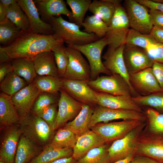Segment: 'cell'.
<instances>
[{
  "instance_id": "1",
  "label": "cell",
  "mask_w": 163,
  "mask_h": 163,
  "mask_svg": "<svg viewBox=\"0 0 163 163\" xmlns=\"http://www.w3.org/2000/svg\"><path fill=\"white\" fill-rule=\"evenodd\" d=\"M55 34L45 35L30 30H21L17 39L10 45L0 47V51L6 52L12 59L18 58L33 60L39 54L52 51L55 47L64 44Z\"/></svg>"
},
{
  "instance_id": "2",
  "label": "cell",
  "mask_w": 163,
  "mask_h": 163,
  "mask_svg": "<svg viewBox=\"0 0 163 163\" xmlns=\"http://www.w3.org/2000/svg\"><path fill=\"white\" fill-rule=\"evenodd\" d=\"M49 23L51 25L54 34L67 45H84L100 39L94 34H88L81 30L80 26L67 21L61 16L52 17Z\"/></svg>"
},
{
  "instance_id": "3",
  "label": "cell",
  "mask_w": 163,
  "mask_h": 163,
  "mask_svg": "<svg viewBox=\"0 0 163 163\" xmlns=\"http://www.w3.org/2000/svg\"><path fill=\"white\" fill-rule=\"evenodd\" d=\"M115 6V11L104 37L108 43V50H114L125 44L129 29V20L126 10L120 0H110Z\"/></svg>"
},
{
  "instance_id": "4",
  "label": "cell",
  "mask_w": 163,
  "mask_h": 163,
  "mask_svg": "<svg viewBox=\"0 0 163 163\" xmlns=\"http://www.w3.org/2000/svg\"><path fill=\"white\" fill-rule=\"evenodd\" d=\"M19 124L22 134L38 145L47 144L54 131L43 119L31 111L21 119Z\"/></svg>"
},
{
  "instance_id": "5",
  "label": "cell",
  "mask_w": 163,
  "mask_h": 163,
  "mask_svg": "<svg viewBox=\"0 0 163 163\" xmlns=\"http://www.w3.org/2000/svg\"><path fill=\"white\" fill-rule=\"evenodd\" d=\"M146 122L126 120L119 122L100 123L91 129L98 134L108 144L124 137L134 129Z\"/></svg>"
},
{
  "instance_id": "6",
  "label": "cell",
  "mask_w": 163,
  "mask_h": 163,
  "mask_svg": "<svg viewBox=\"0 0 163 163\" xmlns=\"http://www.w3.org/2000/svg\"><path fill=\"white\" fill-rule=\"evenodd\" d=\"M108 45L105 37L85 45L69 46L80 51L87 58L90 68L91 80H94L101 73L112 75L104 66L101 60V54L104 48Z\"/></svg>"
},
{
  "instance_id": "7",
  "label": "cell",
  "mask_w": 163,
  "mask_h": 163,
  "mask_svg": "<svg viewBox=\"0 0 163 163\" xmlns=\"http://www.w3.org/2000/svg\"><path fill=\"white\" fill-rule=\"evenodd\" d=\"M146 122L130 132L124 137L113 142L108 148L109 163H113L135 155L138 138L146 125Z\"/></svg>"
},
{
  "instance_id": "8",
  "label": "cell",
  "mask_w": 163,
  "mask_h": 163,
  "mask_svg": "<svg viewBox=\"0 0 163 163\" xmlns=\"http://www.w3.org/2000/svg\"><path fill=\"white\" fill-rule=\"evenodd\" d=\"M87 82L91 88L98 92L132 97L131 90L128 83L118 74L99 76L96 79Z\"/></svg>"
},
{
  "instance_id": "9",
  "label": "cell",
  "mask_w": 163,
  "mask_h": 163,
  "mask_svg": "<svg viewBox=\"0 0 163 163\" xmlns=\"http://www.w3.org/2000/svg\"><path fill=\"white\" fill-rule=\"evenodd\" d=\"M125 2L130 27L142 33L150 34L153 25L146 7L136 0H127Z\"/></svg>"
},
{
  "instance_id": "10",
  "label": "cell",
  "mask_w": 163,
  "mask_h": 163,
  "mask_svg": "<svg viewBox=\"0 0 163 163\" xmlns=\"http://www.w3.org/2000/svg\"><path fill=\"white\" fill-rule=\"evenodd\" d=\"M138 120L146 122L144 113L126 109H113L97 105L94 108L89 125L90 129L100 123H108L114 120Z\"/></svg>"
},
{
  "instance_id": "11",
  "label": "cell",
  "mask_w": 163,
  "mask_h": 163,
  "mask_svg": "<svg viewBox=\"0 0 163 163\" xmlns=\"http://www.w3.org/2000/svg\"><path fill=\"white\" fill-rule=\"evenodd\" d=\"M69 59V63L64 78L87 82L91 80L89 63L79 50L68 46L66 47Z\"/></svg>"
},
{
  "instance_id": "12",
  "label": "cell",
  "mask_w": 163,
  "mask_h": 163,
  "mask_svg": "<svg viewBox=\"0 0 163 163\" xmlns=\"http://www.w3.org/2000/svg\"><path fill=\"white\" fill-rule=\"evenodd\" d=\"M148 157L163 163V136L142 131L136 145L135 155Z\"/></svg>"
},
{
  "instance_id": "13",
  "label": "cell",
  "mask_w": 163,
  "mask_h": 163,
  "mask_svg": "<svg viewBox=\"0 0 163 163\" xmlns=\"http://www.w3.org/2000/svg\"><path fill=\"white\" fill-rule=\"evenodd\" d=\"M62 88L77 101L94 108L98 105L97 92L91 88L87 82L62 78Z\"/></svg>"
},
{
  "instance_id": "14",
  "label": "cell",
  "mask_w": 163,
  "mask_h": 163,
  "mask_svg": "<svg viewBox=\"0 0 163 163\" xmlns=\"http://www.w3.org/2000/svg\"><path fill=\"white\" fill-rule=\"evenodd\" d=\"M123 57L129 75L152 67L154 62L145 49L126 44L123 51Z\"/></svg>"
},
{
  "instance_id": "15",
  "label": "cell",
  "mask_w": 163,
  "mask_h": 163,
  "mask_svg": "<svg viewBox=\"0 0 163 163\" xmlns=\"http://www.w3.org/2000/svg\"><path fill=\"white\" fill-rule=\"evenodd\" d=\"M129 82L139 95L147 96L162 90L152 67L129 75Z\"/></svg>"
},
{
  "instance_id": "16",
  "label": "cell",
  "mask_w": 163,
  "mask_h": 163,
  "mask_svg": "<svg viewBox=\"0 0 163 163\" xmlns=\"http://www.w3.org/2000/svg\"><path fill=\"white\" fill-rule=\"evenodd\" d=\"M125 44L114 50L107 49L102 57L104 60L103 63L105 67L112 74L119 75L125 79L130 87L132 97H135L139 95L130 84L129 75L127 70L123 57V51Z\"/></svg>"
},
{
  "instance_id": "17",
  "label": "cell",
  "mask_w": 163,
  "mask_h": 163,
  "mask_svg": "<svg viewBox=\"0 0 163 163\" xmlns=\"http://www.w3.org/2000/svg\"><path fill=\"white\" fill-rule=\"evenodd\" d=\"M59 92L56 129L75 118L82 110L83 104L72 98L62 88Z\"/></svg>"
},
{
  "instance_id": "18",
  "label": "cell",
  "mask_w": 163,
  "mask_h": 163,
  "mask_svg": "<svg viewBox=\"0 0 163 163\" xmlns=\"http://www.w3.org/2000/svg\"><path fill=\"white\" fill-rule=\"evenodd\" d=\"M41 92L33 83L26 87L11 96L18 114L22 118L30 111Z\"/></svg>"
},
{
  "instance_id": "19",
  "label": "cell",
  "mask_w": 163,
  "mask_h": 163,
  "mask_svg": "<svg viewBox=\"0 0 163 163\" xmlns=\"http://www.w3.org/2000/svg\"><path fill=\"white\" fill-rule=\"evenodd\" d=\"M17 2L26 14L32 32L45 35L54 34L50 24L43 21L40 17L34 1L18 0Z\"/></svg>"
},
{
  "instance_id": "20",
  "label": "cell",
  "mask_w": 163,
  "mask_h": 163,
  "mask_svg": "<svg viewBox=\"0 0 163 163\" xmlns=\"http://www.w3.org/2000/svg\"><path fill=\"white\" fill-rule=\"evenodd\" d=\"M41 18L48 23L52 17L61 15L67 16L70 21L73 22L72 13L67 8L63 0H36L34 1Z\"/></svg>"
},
{
  "instance_id": "21",
  "label": "cell",
  "mask_w": 163,
  "mask_h": 163,
  "mask_svg": "<svg viewBox=\"0 0 163 163\" xmlns=\"http://www.w3.org/2000/svg\"><path fill=\"white\" fill-rule=\"evenodd\" d=\"M22 134L19 126L11 127L5 133L2 140L0 149V161L14 163L17 146Z\"/></svg>"
},
{
  "instance_id": "22",
  "label": "cell",
  "mask_w": 163,
  "mask_h": 163,
  "mask_svg": "<svg viewBox=\"0 0 163 163\" xmlns=\"http://www.w3.org/2000/svg\"><path fill=\"white\" fill-rule=\"evenodd\" d=\"M98 105L116 109H126L144 113L142 108L132 99V97L114 95L97 92Z\"/></svg>"
},
{
  "instance_id": "23",
  "label": "cell",
  "mask_w": 163,
  "mask_h": 163,
  "mask_svg": "<svg viewBox=\"0 0 163 163\" xmlns=\"http://www.w3.org/2000/svg\"><path fill=\"white\" fill-rule=\"evenodd\" d=\"M107 144L98 134L89 130L78 137L73 148L72 157L77 161L84 156L91 149Z\"/></svg>"
},
{
  "instance_id": "24",
  "label": "cell",
  "mask_w": 163,
  "mask_h": 163,
  "mask_svg": "<svg viewBox=\"0 0 163 163\" xmlns=\"http://www.w3.org/2000/svg\"><path fill=\"white\" fill-rule=\"evenodd\" d=\"M20 119L11 96L1 92L0 94V125L11 127L19 123Z\"/></svg>"
},
{
  "instance_id": "25",
  "label": "cell",
  "mask_w": 163,
  "mask_h": 163,
  "mask_svg": "<svg viewBox=\"0 0 163 163\" xmlns=\"http://www.w3.org/2000/svg\"><path fill=\"white\" fill-rule=\"evenodd\" d=\"M94 108L83 104L81 111L72 121L65 124L64 127L72 131L78 137L89 130V125Z\"/></svg>"
},
{
  "instance_id": "26",
  "label": "cell",
  "mask_w": 163,
  "mask_h": 163,
  "mask_svg": "<svg viewBox=\"0 0 163 163\" xmlns=\"http://www.w3.org/2000/svg\"><path fill=\"white\" fill-rule=\"evenodd\" d=\"M33 60L36 72L38 75L59 77L52 51L41 53L36 56Z\"/></svg>"
},
{
  "instance_id": "27",
  "label": "cell",
  "mask_w": 163,
  "mask_h": 163,
  "mask_svg": "<svg viewBox=\"0 0 163 163\" xmlns=\"http://www.w3.org/2000/svg\"><path fill=\"white\" fill-rule=\"evenodd\" d=\"M42 151L39 145L22 134L18 143L14 163H28Z\"/></svg>"
},
{
  "instance_id": "28",
  "label": "cell",
  "mask_w": 163,
  "mask_h": 163,
  "mask_svg": "<svg viewBox=\"0 0 163 163\" xmlns=\"http://www.w3.org/2000/svg\"><path fill=\"white\" fill-rule=\"evenodd\" d=\"M73 153V148H57L49 144L28 163H52L61 158L71 157Z\"/></svg>"
},
{
  "instance_id": "29",
  "label": "cell",
  "mask_w": 163,
  "mask_h": 163,
  "mask_svg": "<svg viewBox=\"0 0 163 163\" xmlns=\"http://www.w3.org/2000/svg\"><path fill=\"white\" fill-rule=\"evenodd\" d=\"M13 71L23 78L28 85L32 83L37 75L33 60L22 58L13 59L11 61Z\"/></svg>"
},
{
  "instance_id": "30",
  "label": "cell",
  "mask_w": 163,
  "mask_h": 163,
  "mask_svg": "<svg viewBox=\"0 0 163 163\" xmlns=\"http://www.w3.org/2000/svg\"><path fill=\"white\" fill-rule=\"evenodd\" d=\"M115 6L110 0H94L92 2L89 10L99 18L109 27L114 15Z\"/></svg>"
},
{
  "instance_id": "31",
  "label": "cell",
  "mask_w": 163,
  "mask_h": 163,
  "mask_svg": "<svg viewBox=\"0 0 163 163\" xmlns=\"http://www.w3.org/2000/svg\"><path fill=\"white\" fill-rule=\"evenodd\" d=\"M146 117V125L143 131L145 132L163 136V114L151 108L143 110Z\"/></svg>"
},
{
  "instance_id": "32",
  "label": "cell",
  "mask_w": 163,
  "mask_h": 163,
  "mask_svg": "<svg viewBox=\"0 0 163 163\" xmlns=\"http://www.w3.org/2000/svg\"><path fill=\"white\" fill-rule=\"evenodd\" d=\"M32 83L40 92L57 94L62 88V80L59 77L37 75Z\"/></svg>"
},
{
  "instance_id": "33",
  "label": "cell",
  "mask_w": 163,
  "mask_h": 163,
  "mask_svg": "<svg viewBox=\"0 0 163 163\" xmlns=\"http://www.w3.org/2000/svg\"><path fill=\"white\" fill-rule=\"evenodd\" d=\"M6 17L21 30L27 31L30 30L27 17L17 0L8 7Z\"/></svg>"
},
{
  "instance_id": "34",
  "label": "cell",
  "mask_w": 163,
  "mask_h": 163,
  "mask_svg": "<svg viewBox=\"0 0 163 163\" xmlns=\"http://www.w3.org/2000/svg\"><path fill=\"white\" fill-rule=\"evenodd\" d=\"M77 139L75 134L63 126L58 130L49 144L57 148H73Z\"/></svg>"
},
{
  "instance_id": "35",
  "label": "cell",
  "mask_w": 163,
  "mask_h": 163,
  "mask_svg": "<svg viewBox=\"0 0 163 163\" xmlns=\"http://www.w3.org/2000/svg\"><path fill=\"white\" fill-rule=\"evenodd\" d=\"M26 83L13 71L0 82V90L2 92L11 96L27 86Z\"/></svg>"
},
{
  "instance_id": "36",
  "label": "cell",
  "mask_w": 163,
  "mask_h": 163,
  "mask_svg": "<svg viewBox=\"0 0 163 163\" xmlns=\"http://www.w3.org/2000/svg\"><path fill=\"white\" fill-rule=\"evenodd\" d=\"M81 26L84 28L83 31L94 34L100 39L105 36L108 29V26L104 21L94 15L87 16Z\"/></svg>"
},
{
  "instance_id": "37",
  "label": "cell",
  "mask_w": 163,
  "mask_h": 163,
  "mask_svg": "<svg viewBox=\"0 0 163 163\" xmlns=\"http://www.w3.org/2000/svg\"><path fill=\"white\" fill-rule=\"evenodd\" d=\"M21 30L6 18L0 21V43L5 47L11 44L17 38Z\"/></svg>"
},
{
  "instance_id": "38",
  "label": "cell",
  "mask_w": 163,
  "mask_h": 163,
  "mask_svg": "<svg viewBox=\"0 0 163 163\" xmlns=\"http://www.w3.org/2000/svg\"><path fill=\"white\" fill-rule=\"evenodd\" d=\"M133 100L142 107L151 108L163 114V90L147 96L132 97Z\"/></svg>"
},
{
  "instance_id": "39",
  "label": "cell",
  "mask_w": 163,
  "mask_h": 163,
  "mask_svg": "<svg viewBox=\"0 0 163 163\" xmlns=\"http://www.w3.org/2000/svg\"><path fill=\"white\" fill-rule=\"evenodd\" d=\"M156 42L151 34H143L130 28L126 37L125 44L138 46L145 50Z\"/></svg>"
},
{
  "instance_id": "40",
  "label": "cell",
  "mask_w": 163,
  "mask_h": 163,
  "mask_svg": "<svg viewBox=\"0 0 163 163\" xmlns=\"http://www.w3.org/2000/svg\"><path fill=\"white\" fill-rule=\"evenodd\" d=\"M91 2V0H66L67 4L72 10L73 22L80 27Z\"/></svg>"
},
{
  "instance_id": "41",
  "label": "cell",
  "mask_w": 163,
  "mask_h": 163,
  "mask_svg": "<svg viewBox=\"0 0 163 163\" xmlns=\"http://www.w3.org/2000/svg\"><path fill=\"white\" fill-rule=\"evenodd\" d=\"M107 144L94 148L75 163H109Z\"/></svg>"
},
{
  "instance_id": "42",
  "label": "cell",
  "mask_w": 163,
  "mask_h": 163,
  "mask_svg": "<svg viewBox=\"0 0 163 163\" xmlns=\"http://www.w3.org/2000/svg\"><path fill=\"white\" fill-rule=\"evenodd\" d=\"M59 94H55L47 92H41L35 101L32 109V112L37 115L47 106L58 103Z\"/></svg>"
},
{
  "instance_id": "43",
  "label": "cell",
  "mask_w": 163,
  "mask_h": 163,
  "mask_svg": "<svg viewBox=\"0 0 163 163\" xmlns=\"http://www.w3.org/2000/svg\"><path fill=\"white\" fill-rule=\"evenodd\" d=\"M63 44L55 47L52 50L54 53L59 76L61 78L64 77L69 62L66 47Z\"/></svg>"
},
{
  "instance_id": "44",
  "label": "cell",
  "mask_w": 163,
  "mask_h": 163,
  "mask_svg": "<svg viewBox=\"0 0 163 163\" xmlns=\"http://www.w3.org/2000/svg\"><path fill=\"white\" fill-rule=\"evenodd\" d=\"M57 106L58 103L50 105L37 115L43 119L54 131L56 129Z\"/></svg>"
},
{
  "instance_id": "45",
  "label": "cell",
  "mask_w": 163,
  "mask_h": 163,
  "mask_svg": "<svg viewBox=\"0 0 163 163\" xmlns=\"http://www.w3.org/2000/svg\"><path fill=\"white\" fill-rule=\"evenodd\" d=\"M145 50L154 62L163 63V43L157 42Z\"/></svg>"
},
{
  "instance_id": "46",
  "label": "cell",
  "mask_w": 163,
  "mask_h": 163,
  "mask_svg": "<svg viewBox=\"0 0 163 163\" xmlns=\"http://www.w3.org/2000/svg\"><path fill=\"white\" fill-rule=\"evenodd\" d=\"M149 11L153 26L163 29V12L153 9H150Z\"/></svg>"
},
{
  "instance_id": "47",
  "label": "cell",
  "mask_w": 163,
  "mask_h": 163,
  "mask_svg": "<svg viewBox=\"0 0 163 163\" xmlns=\"http://www.w3.org/2000/svg\"><path fill=\"white\" fill-rule=\"evenodd\" d=\"M152 68L160 87L163 90V63L154 62Z\"/></svg>"
},
{
  "instance_id": "48",
  "label": "cell",
  "mask_w": 163,
  "mask_h": 163,
  "mask_svg": "<svg viewBox=\"0 0 163 163\" xmlns=\"http://www.w3.org/2000/svg\"><path fill=\"white\" fill-rule=\"evenodd\" d=\"M139 3L150 9L159 10L163 12V3H157L152 0H136Z\"/></svg>"
},
{
  "instance_id": "49",
  "label": "cell",
  "mask_w": 163,
  "mask_h": 163,
  "mask_svg": "<svg viewBox=\"0 0 163 163\" xmlns=\"http://www.w3.org/2000/svg\"><path fill=\"white\" fill-rule=\"evenodd\" d=\"M13 71L11 62L0 64V82L8 74Z\"/></svg>"
},
{
  "instance_id": "50",
  "label": "cell",
  "mask_w": 163,
  "mask_h": 163,
  "mask_svg": "<svg viewBox=\"0 0 163 163\" xmlns=\"http://www.w3.org/2000/svg\"><path fill=\"white\" fill-rule=\"evenodd\" d=\"M129 163H162L147 156L135 155Z\"/></svg>"
},
{
  "instance_id": "51",
  "label": "cell",
  "mask_w": 163,
  "mask_h": 163,
  "mask_svg": "<svg viewBox=\"0 0 163 163\" xmlns=\"http://www.w3.org/2000/svg\"><path fill=\"white\" fill-rule=\"evenodd\" d=\"M150 34L157 42L163 43V29L153 26Z\"/></svg>"
},
{
  "instance_id": "52",
  "label": "cell",
  "mask_w": 163,
  "mask_h": 163,
  "mask_svg": "<svg viewBox=\"0 0 163 163\" xmlns=\"http://www.w3.org/2000/svg\"><path fill=\"white\" fill-rule=\"evenodd\" d=\"M12 60L6 52L0 51V64L11 62Z\"/></svg>"
},
{
  "instance_id": "53",
  "label": "cell",
  "mask_w": 163,
  "mask_h": 163,
  "mask_svg": "<svg viewBox=\"0 0 163 163\" xmlns=\"http://www.w3.org/2000/svg\"><path fill=\"white\" fill-rule=\"evenodd\" d=\"M8 7L0 2V21L6 18V13Z\"/></svg>"
},
{
  "instance_id": "54",
  "label": "cell",
  "mask_w": 163,
  "mask_h": 163,
  "mask_svg": "<svg viewBox=\"0 0 163 163\" xmlns=\"http://www.w3.org/2000/svg\"><path fill=\"white\" fill-rule=\"evenodd\" d=\"M76 161L72 156L69 157L59 159L52 163H75Z\"/></svg>"
},
{
  "instance_id": "55",
  "label": "cell",
  "mask_w": 163,
  "mask_h": 163,
  "mask_svg": "<svg viewBox=\"0 0 163 163\" xmlns=\"http://www.w3.org/2000/svg\"><path fill=\"white\" fill-rule=\"evenodd\" d=\"M135 155H132L121 160H120L113 163H129L132 160Z\"/></svg>"
},
{
  "instance_id": "56",
  "label": "cell",
  "mask_w": 163,
  "mask_h": 163,
  "mask_svg": "<svg viewBox=\"0 0 163 163\" xmlns=\"http://www.w3.org/2000/svg\"><path fill=\"white\" fill-rule=\"evenodd\" d=\"M15 0H0V2L9 6L16 1Z\"/></svg>"
},
{
  "instance_id": "57",
  "label": "cell",
  "mask_w": 163,
  "mask_h": 163,
  "mask_svg": "<svg viewBox=\"0 0 163 163\" xmlns=\"http://www.w3.org/2000/svg\"><path fill=\"white\" fill-rule=\"evenodd\" d=\"M152 1L157 3H163V0H154Z\"/></svg>"
},
{
  "instance_id": "58",
  "label": "cell",
  "mask_w": 163,
  "mask_h": 163,
  "mask_svg": "<svg viewBox=\"0 0 163 163\" xmlns=\"http://www.w3.org/2000/svg\"><path fill=\"white\" fill-rule=\"evenodd\" d=\"M0 163H5L2 162V161H0Z\"/></svg>"
}]
</instances>
